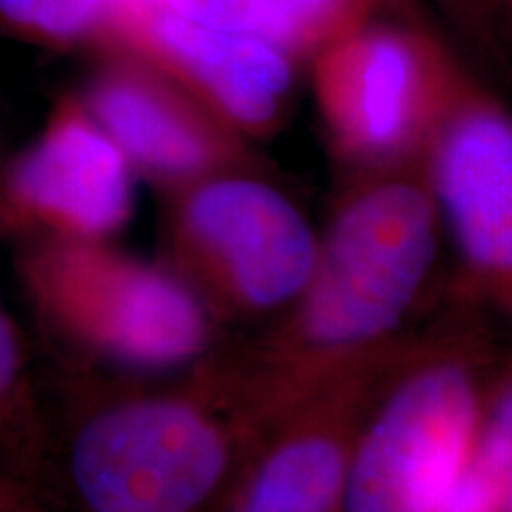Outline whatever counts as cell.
<instances>
[{
  "label": "cell",
  "mask_w": 512,
  "mask_h": 512,
  "mask_svg": "<svg viewBox=\"0 0 512 512\" xmlns=\"http://www.w3.org/2000/svg\"><path fill=\"white\" fill-rule=\"evenodd\" d=\"M247 446L214 387L131 396L81 422L67 484L81 512H204L226 494Z\"/></svg>",
  "instance_id": "2"
},
{
  "label": "cell",
  "mask_w": 512,
  "mask_h": 512,
  "mask_svg": "<svg viewBox=\"0 0 512 512\" xmlns=\"http://www.w3.org/2000/svg\"><path fill=\"white\" fill-rule=\"evenodd\" d=\"M486 406L470 358L432 354L403 368L358 432L339 512H432L475 451Z\"/></svg>",
  "instance_id": "6"
},
{
  "label": "cell",
  "mask_w": 512,
  "mask_h": 512,
  "mask_svg": "<svg viewBox=\"0 0 512 512\" xmlns=\"http://www.w3.org/2000/svg\"><path fill=\"white\" fill-rule=\"evenodd\" d=\"M152 3L190 22L264 36L273 0H152Z\"/></svg>",
  "instance_id": "16"
},
{
  "label": "cell",
  "mask_w": 512,
  "mask_h": 512,
  "mask_svg": "<svg viewBox=\"0 0 512 512\" xmlns=\"http://www.w3.org/2000/svg\"><path fill=\"white\" fill-rule=\"evenodd\" d=\"M451 43L467 53L512 69V0H434Z\"/></svg>",
  "instance_id": "14"
},
{
  "label": "cell",
  "mask_w": 512,
  "mask_h": 512,
  "mask_svg": "<svg viewBox=\"0 0 512 512\" xmlns=\"http://www.w3.org/2000/svg\"><path fill=\"white\" fill-rule=\"evenodd\" d=\"M458 50L425 19L377 15L309 60L330 150L351 171L425 157Z\"/></svg>",
  "instance_id": "4"
},
{
  "label": "cell",
  "mask_w": 512,
  "mask_h": 512,
  "mask_svg": "<svg viewBox=\"0 0 512 512\" xmlns=\"http://www.w3.org/2000/svg\"><path fill=\"white\" fill-rule=\"evenodd\" d=\"M24 356L17 330L0 302V430H12L22 422L27 408Z\"/></svg>",
  "instance_id": "17"
},
{
  "label": "cell",
  "mask_w": 512,
  "mask_h": 512,
  "mask_svg": "<svg viewBox=\"0 0 512 512\" xmlns=\"http://www.w3.org/2000/svg\"><path fill=\"white\" fill-rule=\"evenodd\" d=\"M107 48L157 64L249 140L283 124L299 67L271 38L190 22L152 0L126 5Z\"/></svg>",
  "instance_id": "10"
},
{
  "label": "cell",
  "mask_w": 512,
  "mask_h": 512,
  "mask_svg": "<svg viewBox=\"0 0 512 512\" xmlns=\"http://www.w3.org/2000/svg\"><path fill=\"white\" fill-rule=\"evenodd\" d=\"M503 512H512V482H510V489H508V501H505V510Z\"/></svg>",
  "instance_id": "20"
},
{
  "label": "cell",
  "mask_w": 512,
  "mask_h": 512,
  "mask_svg": "<svg viewBox=\"0 0 512 512\" xmlns=\"http://www.w3.org/2000/svg\"><path fill=\"white\" fill-rule=\"evenodd\" d=\"M354 174L285 318L245 366L211 380L249 441L335 377L392 354L437 261L425 157Z\"/></svg>",
  "instance_id": "1"
},
{
  "label": "cell",
  "mask_w": 512,
  "mask_h": 512,
  "mask_svg": "<svg viewBox=\"0 0 512 512\" xmlns=\"http://www.w3.org/2000/svg\"><path fill=\"white\" fill-rule=\"evenodd\" d=\"M479 444L512 463V373L489 399Z\"/></svg>",
  "instance_id": "18"
},
{
  "label": "cell",
  "mask_w": 512,
  "mask_h": 512,
  "mask_svg": "<svg viewBox=\"0 0 512 512\" xmlns=\"http://www.w3.org/2000/svg\"><path fill=\"white\" fill-rule=\"evenodd\" d=\"M377 15L420 17L413 0H273L264 36L299 64Z\"/></svg>",
  "instance_id": "12"
},
{
  "label": "cell",
  "mask_w": 512,
  "mask_h": 512,
  "mask_svg": "<svg viewBox=\"0 0 512 512\" xmlns=\"http://www.w3.org/2000/svg\"><path fill=\"white\" fill-rule=\"evenodd\" d=\"M19 273L57 335L119 366L178 368L209 347L211 311L195 287L110 242L38 238Z\"/></svg>",
  "instance_id": "3"
},
{
  "label": "cell",
  "mask_w": 512,
  "mask_h": 512,
  "mask_svg": "<svg viewBox=\"0 0 512 512\" xmlns=\"http://www.w3.org/2000/svg\"><path fill=\"white\" fill-rule=\"evenodd\" d=\"M363 363L268 422L221 498L223 512H339L358 432L392 368Z\"/></svg>",
  "instance_id": "9"
},
{
  "label": "cell",
  "mask_w": 512,
  "mask_h": 512,
  "mask_svg": "<svg viewBox=\"0 0 512 512\" xmlns=\"http://www.w3.org/2000/svg\"><path fill=\"white\" fill-rule=\"evenodd\" d=\"M176 271L209 311L233 316L287 309L309 280L318 233L283 190L235 169L174 192Z\"/></svg>",
  "instance_id": "5"
},
{
  "label": "cell",
  "mask_w": 512,
  "mask_h": 512,
  "mask_svg": "<svg viewBox=\"0 0 512 512\" xmlns=\"http://www.w3.org/2000/svg\"><path fill=\"white\" fill-rule=\"evenodd\" d=\"M131 0H0V27L41 46H110Z\"/></svg>",
  "instance_id": "13"
},
{
  "label": "cell",
  "mask_w": 512,
  "mask_h": 512,
  "mask_svg": "<svg viewBox=\"0 0 512 512\" xmlns=\"http://www.w3.org/2000/svg\"><path fill=\"white\" fill-rule=\"evenodd\" d=\"M512 482V463L477 441L475 451L434 505L432 512H503Z\"/></svg>",
  "instance_id": "15"
},
{
  "label": "cell",
  "mask_w": 512,
  "mask_h": 512,
  "mask_svg": "<svg viewBox=\"0 0 512 512\" xmlns=\"http://www.w3.org/2000/svg\"><path fill=\"white\" fill-rule=\"evenodd\" d=\"M79 98L136 176L171 195L209 176L256 169L247 136L136 53L98 50V64Z\"/></svg>",
  "instance_id": "8"
},
{
  "label": "cell",
  "mask_w": 512,
  "mask_h": 512,
  "mask_svg": "<svg viewBox=\"0 0 512 512\" xmlns=\"http://www.w3.org/2000/svg\"><path fill=\"white\" fill-rule=\"evenodd\" d=\"M470 290L512 328V112L456 55L425 150Z\"/></svg>",
  "instance_id": "7"
},
{
  "label": "cell",
  "mask_w": 512,
  "mask_h": 512,
  "mask_svg": "<svg viewBox=\"0 0 512 512\" xmlns=\"http://www.w3.org/2000/svg\"><path fill=\"white\" fill-rule=\"evenodd\" d=\"M136 171L83 100L64 98L12 162L5 202L38 238L110 242L136 209Z\"/></svg>",
  "instance_id": "11"
},
{
  "label": "cell",
  "mask_w": 512,
  "mask_h": 512,
  "mask_svg": "<svg viewBox=\"0 0 512 512\" xmlns=\"http://www.w3.org/2000/svg\"><path fill=\"white\" fill-rule=\"evenodd\" d=\"M0 512H43L24 484L0 479Z\"/></svg>",
  "instance_id": "19"
}]
</instances>
